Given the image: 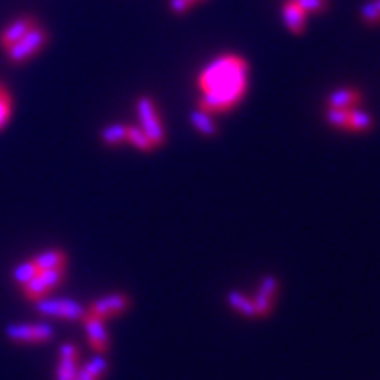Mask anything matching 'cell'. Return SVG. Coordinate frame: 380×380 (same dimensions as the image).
I'll list each match as a JSON object with an SVG mask.
<instances>
[{
	"instance_id": "cell-1",
	"label": "cell",
	"mask_w": 380,
	"mask_h": 380,
	"mask_svg": "<svg viewBox=\"0 0 380 380\" xmlns=\"http://www.w3.org/2000/svg\"><path fill=\"white\" fill-rule=\"evenodd\" d=\"M202 97L199 109L217 115L238 106L249 86V62L238 55H222L198 78Z\"/></svg>"
},
{
	"instance_id": "cell-2",
	"label": "cell",
	"mask_w": 380,
	"mask_h": 380,
	"mask_svg": "<svg viewBox=\"0 0 380 380\" xmlns=\"http://www.w3.org/2000/svg\"><path fill=\"white\" fill-rule=\"evenodd\" d=\"M48 41H50V34H48V30L43 27V25H37V27L32 28L25 37H21L18 43H15L11 48L6 50V53H8V60L11 64H16V66H18V64L27 62V60H30L32 57H35V55L39 53V51L46 46Z\"/></svg>"
},
{
	"instance_id": "cell-3",
	"label": "cell",
	"mask_w": 380,
	"mask_h": 380,
	"mask_svg": "<svg viewBox=\"0 0 380 380\" xmlns=\"http://www.w3.org/2000/svg\"><path fill=\"white\" fill-rule=\"evenodd\" d=\"M131 305L132 301L129 294H125V292H111V294H106L90 303L88 308H86V314L108 322L131 310Z\"/></svg>"
},
{
	"instance_id": "cell-4",
	"label": "cell",
	"mask_w": 380,
	"mask_h": 380,
	"mask_svg": "<svg viewBox=\"0 0 380 380\" xmlns=\"http://www.w3.org/2000/svg\"><path fill=\"white\" fill-rule=\"evenodd\" d=\"M137 117H140L141 129L148 134L155 148L162 146L166 143V131H164V124L160 120V115L157 111L155 102L150 97L143 95L137 99Z\"/></svg>"
},
{
	"instance_id": "cell-5",
	"label": "cell",
	"mask_w": 380,
	"mask_h": 380,
	"mask_svg": "<svg viewBox=\"0 0 380 380\" xmlns=\"http://www.w3.org/2000/svg\"><path fill=\"white\" fill-rule=\"evenodd\" d=\"M35 308L39 314L64 321H82L86 314V308L74 299L50 298V296L35 303Z\"/></svg>"
},
{
	"instance_id": "cell-6",
	"label": "cell",
	"mask_w": 380,
	"mask_h": 380,
	"mask_svg": "<svg viewBox=\"0 0 380 380\" xmlns=\"http://www.w3.org/2000/svg\"><path fill=\"white\" fill-rule=\"evenodd\" d=\"M278 292H280V282L275 275H266L263 280H260L256 294L252 296L257 319H266L272 315L273 308H275Z\"/></svg>"
},
{
	"instance_id": "cell-7",
	"label": "cell",
	"mask_w": 380,
	"mask_h": 380,
	"mask_svg": "<svg viewBox=\"0 0 380 380\" xmlns=\"http://www.w3.org/2000/svg\"><path fill=\"white\" fill-rule=\"evenodd\" d=\"M50 324H11L6 330V336L15 343H44L53 338Z\"/></svg>"
},
{
	"instance_id": "cell-8",
	"label": "cell",
	"mask_w": 380,
	"mask_h": 380,
	"mask_svg": "<svg viewBox=\"0 0 380 380\" xmlns=\"http://www.w3.org/2000/svg\"><path fill=\"white\" fill-rule=\"evenodd\" d=\"M83 326H85L86 336H88V343L93 349V352L104 356L111 347V340H109V331L106 327V322L101 319L93 317V315L85 314L82 319Z\"/></svg>"
},
{
	"instance_id": "cell-9",
	"label": "cell",
	"mask_w": 380,
	"mask_h": 380,
	"mask_svg": "<svg viewBox=\"0 0 380 380\" xmlns=\"http://www.w3.org/2000/svg\"><path fill=\"white\" fill-rule=\"evenodd\" d=\"M37 25H39V20H37L35 16L32 15L20 16L18 20L12 21V23L9 25V27H6V30L0 34V46L4 48V50H8V48H11L12 44L18 43L21 37H25L32 28L37 27Z\"/></svg>"
},
{
	"instance_id": "cell-10",
	"label": "cell",
	"mask_w": 380,
	"mask_h": 380,
	"mask_svg": "<svg viewBox=\"0 0 380 380\" xmlns=\"http://www.w3.org/2000/svg\"><path fill=\"white\" fill-rule=\"evenodd\" d=\"M79 370V350L73 343L60 345L59 366H57V380H74Z\"/></svg>"
},
{
	"instance_id": "cell-11",
	"label": "cell",
	"mask_w": 380,
	"mask_h": 380,
	"mask_svg": "<svg viewBox=\"0 0 380 380\" xmlns=\"http://www.w3.org/2000/svg\"><path fill=\"white\" fill-rule=\"evenodd\" d=\"M283 20H285V25H287V28L292 34L299 35L305 32L307 12L303 11V8L296 2V0H287V2L283 4Z\"/></svg>"
},
{
	"instance_id": "cell-12",
	"label": "cell",
	"mask_w": 380,
	"mask_h": 380,
	"mask_svg": "<svg viewBox=\"0 0 380 380\" xmlns=\"http://www.w3.org/2000/svg\"><path fill=\"white\" fill-rule=\"evenodd\" d=\"M37 272H46V269L55 268H67V254L60 249H50L44 252L37 254L32 259Z\"/></svg>"
},
{
	"instance_id": "cell-13",
	"label": "cell",
	"mask_w": 380,
	"mask_h": 380,
	"mask_svg": "<svg viewBox=\"0 0 380 380\" xmlns=\"http://www.w3.org/2000/svg\"><path fill=\"white\" fill-rule=\"evenodd\" d=\"M363 95L357 88H338L333 93H330L327 97V108H338V109H350L356 108L361 102Z\"/></svg>"
},
{
	"instance_id": "cell-14",
	"label": "cell",
	"mask_w": 380,
	"mask_h": 380,
	"mask_svg": "<svg viewBox=\"0 0 380 380\" xmlns=\"http://www.w3.org/2000/svg\"><path fill=\"white\" fill-rule=\"evenodd\" d=\"M108 361L101 354H97L88 363H85V366H79L78 375L74 380H102L106 373H108Z\"/></svg>"
},
{
	"instance_id": "cell-15",
	"label": "cell",
	"mask_w": 380,
	"mask_h": 380,
	"mask_svg": "<svg viewBox=\"0 0 380 380\" xmlns=\"http://www.w3.org/2000/svg\"><path fill=\"white\" fill-rule=\"evenodd\" d=\"M227 303H229V307L233 308L236 314H240L241 317H256V307H254L252 296L245 294V292L240 291H231L229 294H227Z\"/></svg>"
},
{
	"instance_id": "cell-16",
	"label": "cell",
	"mask_w": 380,
	"mask_h": 380,
	"mask_svg": "<svg viewBox=\"0 0 380 380\" xmlns=\"http://www.w3.org/2000/svg\"><path fill=\"white\" fill-rule=\"evenodd\" d=\"M190 122H192V127L202 134V136H215L218 132L217 122L213 120V115L202 111V109H196V111L190 113Z\"/></svg>"
},
{
	"instance_id": "cell-17",
	"label": "cell",
	"mask_w": 380,
	"mask_h": 380,
	"mask_svg": "<svg viewBox=\"0 0 380 380\" xmlns=\"http://www.w3.org/2000/svg\"><path fill=\"white\" fill-rule=\"evenodd\" d=\"M127 134H129V125L113 124L102 129L101 140L102 143L108 144V146H120V144L127 143Z\"/></svg>"
},
{
	"instance_id": "cell-18",
	"label": "cell",
	"mask_w": 380,
	"mask_h": 380,
	"mask_svg": "<svg viewBox=\"0 0 380 380\" xmlns=\"http://www.w3.org/2000/svg\"><path fill=\"white\" fill-rule=\"evenodd\" d=\"M21 292H23V296L28 299V301H34V303L41 301V299L48 298V296L51 294L50 287H48L46 283L41 280L39 275L34 276L32 280H28L27 283H23V285H21Z\"/></svg>"
},
{
	"instance_id": "cell-19",
	"label": "cell",
	"mask_w": 380,
	"mask_h": 380,
	"mask_svg": "<svg viewBox=\"0 0 380 380\" xmlns=\"http://www.w3.org/2000/svg\"><path fill=\"white\" fill-rule=\"evenodd\" d=\"M127 143L134 144L137 150L146 151V153L151 150H155V144H153V141H151L150 137H148L146 132H144L141 127H137V125H129Z\"/></svg>"
},
{
	"instance_id": "cell-20",
	"label": "cell",
	"mask_w": 380,
	"mask_h": 380,
	"mask_svg": "<svg viewBox=\"0 0 380 380\" xmlns=\"http://www.w3.org/2000/svg\"><path fill=\"white\" fill-rule=\"evenodd\" d=\"M373 129V118L370 113L359 111L356 108H350L349 117V131L350 132H368Z\"/></svg>"
},
{
	"instance_id": "cell-21",
	"label": "cell",
	"mask_w": 380,
	"mask_h": 380,
	"mask_svg": "<svg viewBox=\"0 0 380 380\" xmlns=\"http://www.w3.org/2000/svg\"><path fill=\"white\" fill-rule=\"evenodd\" d=\"M349 117H350V109L327 108L326 120L331 127L340 129V131H349Z\"/></svg>"
},
{
	"instance_id": "cell-22",
	"label": "cell",
	"mask_w": 380,
	"mask_h": 380,
	"mask_svg": "<svg viewBox=\"0 0 380 380\" xmlns=\"http://www.w3.org/2000/svg\"><path fill=\"white\" fill-rule=\"evenodd\" d=\"M41 280L46 283L50 291L53 292L55 289H59L67 278V268H55V269H46V272H39Z\"/></svg>"
},
{
	"instance_id": "cell-23",
	"label": "cell",
	"mask_w": 380,
	"mask_h": 380,
	"mask_svg": "<svg viewBox=\"0 0 380 380\" xmlns=\"http://www.w3.org/2000/svg\"><path fill=\"white\" fill-rule=\"evenodd\" d=\"M37 275H39V272H37V268L34 266V263H32V260H27V263H21L16 266L15 272H12V280H15V282L21 287L23 283H27L28 280H32Z\"/></svg>"
},
{
	"instance_id": "cell-24",
	"label": "cell",
	"mask_w": 380,
	"mask_h": 380,
	"mask_svg": "<svg viewBox=\"0 0 380 380\" xmlns=\"http://www.w3.org/2000/svg\"><path fill=\"white\" fill-rule=\"evenodd\" d=\"M12 111V97L8 88L0 90V131L8 125Z\"/></svg>"
},
{
	"instance_id": "cell-25",
	"label": "cell",
	"mask_w": 380,
	"mask_h": 380,
	"mask_svg": "<svg viewBox=\"0 0 380 380\" xmlns=\"http://www.w3.org/2000/svg\"><path fill=\"white\" fill-rule=\"evenodd\" d=\"M361 20L365 21L368 27H375V25H380V11L377 9L375 2L370 0L366 2L363 8H361Z\"/></svg>"
},
{
	"instance_id": "cell-26",
	"label": "cell",
	"mask_w": 380,
	"mask_h": 380,
	"mask_svg": "<svg viewBox=\"0 0 380 380\" xmlns=\"http://www.w3.org/2000/svg\"><path fill=\"white\" fill-rule=\"evenodd\" d=\"M299 6L303 8V11L310 12V15H321L327 9L326 0H296Z\"/></svg>"
},
{
	"instance_id": "cell-27",
	"label": "cell",
	"mask_w": 380,
	"mask_h": 380,
	"mask_svg": "<svg viewBox=\"0 0 380 380\" xmlns=\"http://www.w3.org/2000/svg\"><path fill=\"white\" fill-rule=\"evenodd\" d=\"M192 6L187 2V0H171V11L175 15H185Z\"/></svg>"
},
{
	"instance_id": "cell-28",
	"label": "cell",
	"mask_w": 380,
	"mask_h": 380,
	"mask_svg": "<svg viewBox=\"0 0 380 380\" xmlns=\"http://www.w3.org/2000/svg\"><path fill=\"white\" fill-rule=\"evenodd\" d=\"M187 2H189L190 6H194V4H198V2H202V0H187Z\"/></svg>"
},
{
	"instance_id": "cell-29",
	"label": "cell",
	"mask_w": 380,
	"mask_h": 380,
	"mask_svg": "<svg viewBox=\"0 0 380 380\" xmlns=\"http://www.w3.org/2000/svg\"><path fill=\"white\" fill-rule=\"evenodd\" d=\"M373 2H375V6H377V9H379V11H380V0H373Z\"/></svg>"
},
{
	"instance_id": "cell-30",
	"label": "cell",
	"mask_w": 380,
	"mask_h": 380,
	"mask_svg": "<svg viewBox=\"0 0 380 380\" xmlns=\"http://www.w3.org/2000/svg\"><path fill=\"white\" fill-rule=\"evenodd\" d=\"M2 88H6V86H4V83L0 82V90H2Z\"/></svg>"
}]
</instances>
